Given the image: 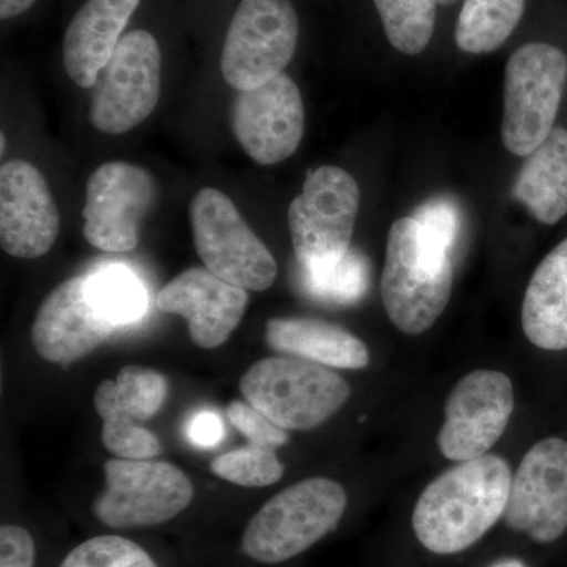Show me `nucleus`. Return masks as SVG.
Masks as SVG:
<instances>
[{
  "label": "nucleus",
  "instance_id": "nucleus-28",
  "mask_svg": "<svg viewBox=\"0 0 567 567\" xmlns=\"http://www.w3.org/2000/svg\"><path fill=\"white\" fill-rule=\"evenodd\" d=\"M413 219L420 226L425 251L439 262L453 260L462 229V213L450 197H435L416 208Z\"/></svg>",
  "mask_w": 567,
  "mask_h": 567
},
{
  "label": "nucleus",
  "instance_id": "nucleus-10",
  "mask_svg": "<svg viewBox=\"0 0 567 567\" xmlns=\"http://www.w3.org/2000/svg\"><path fill=\"white\" fill-rule=\"evenodd\" d=\"M162 92V51L151 32L122 37L100 73L91 103V122L99 132L123 134L155 111Z\"/></svg>",
  "mask_w": 567,
  "mask_h": 567
},
{
  "label": "nucleus",
  "instance_id": "nucleus-17",
  "mask_svg": "<svg viewBox=\"0 0 567 567\" xmlns=\"http://www.w3.org/2000/svg\"><path fill=\"white\" fill-rule=\"evenodd\" d=\"M248 293L223 281L207 268L194 267L175 276L156 298L159 311L182 316L192 341L200 349L223 346L244 319Z\"/></svg>",
  "mask_w": 567,
  "mask_h": 567
},
{
  "label": "nucleus",
  "instance_id": "nucleus-1",
  "mask_svg": "<svg viewBox=\"0 0 567 567\" xmlns=\"http://www.w3.org/2000/svg\"><path fill=\"white\" fill-rule=\"evenodd\" d=\"M511 483L505 458L486 454L458 462L417 499L412 517L417 540L436 555L472 547L505 516Z\"/></svg>",
  "mask_w": 567,
  "mask_h": 567
},
{
  "label": "nucleus",
  "instance_id": "nucleus-4",
  "mask_svg": "<svg viewBox=\"0 0 567 567\" xmlns=\"http://www.w3.org/2000/svg\"><path fill=\"white\" fill-rule=\"evenodd\" d=\"M453 289V260L439 262L425 251L415 219H398L388 235L382 275L383 306L402 333H424L445 311Z\"/></svg>",
  "mask_w": 567,
  "mask_h": 567
},
{
  "label": "nucleus",
  "instance_id": "nucleus-36",
  "mask_svg": "<svg viewBox=\"0 0 567 567\" xmlns=\"http://www.w3.org/2000/svg\"><path fill=\"white\" fill-rule=\"evenodd\" d=\"M436 2H439L440 6H451V3H456L457 0H436Z\"/></svg>",
  "mask_w": 567,
  "mask_h": 567
},
{
  "label": "nucleus",
  "instance_id": "nucleus-21",
  "mask_svg": "<svg viewBox=\"0 0 567 567\" xmlns=\"http://www.w3.org/2000/svg\"><path fill=\"white\" fill-rule=\"evenodd\" d=\"M514 196L543 224H557L567 213V130L554 128L525 156Z\"/></svg>",
  "mask_w": 567,
  "mask_h": 567
},
{
  "label": "nucleus",
  "instance_id": "nucleus-11",
  "mask_svg": "<svg viewBox=\"0 0 567 567\" xmlns=\"http://www.w3.org/2000/svg\"><path fill=\"white\" fill-rule=\"evenodd\" d=\"M158 185L136 164H102L85 185L84 237L104 252H130L140 244L145 216L155 207Z\"/></svg>",
  "mask_w": 567,
  "mask_h": 567
},
{
  "label": "nucleus",
  "instance_id": "nucleus-14",
  "mask_svg": "<svg viewBox=\"0 0 567 567\" xmlns=\"http://www.w3.org/2000/svg\"><path fill=\"white\" fill-rule=\"evenodd\" d=\"M237 141L254 162L278 164L303 140L305 106L292 78L279 74L259 87L237 91L230 112Z\"/></svg>",
  "mask_w": 567,
  "mask_h": 567
},
{
  "label": "nucleus",
  "instance_id": "nucleus-5",
  "mask_svg": "<svg viewBox=\"0 0 567 567\" xmlns=\"http://www.w3.org/2000/svg\"><path fill=\"white\" fill-rule=\"evenodd\" d=\"M505 74L503 142L514 155L527 156L554 132L567 58L551 44H525L511 55Z\"/></svg>",
  "mask_w": 567,
  "mask_h": 567
},
{
  "label": "nucleus",
  "instance_id": "nucleus-22",
  "mask_svg": "<svg viewBox=\"0 0 567 567\" xmlns=\"http://www.w3.org/2000/svg\"><path fill=\"white\" fill-rule=\"evenodd\" d=\"M525 0H465L456 25V43L468 54H487L502 47L517 28Z\"/></svg>",
  "mask_w": 567,
  "mask_h": 567
},
{
  "label": "nucleus",
  "instance_id": "nucleus-27",
  "mask_svg": "<svg viewBox=\"0 0 567 567\" xmlns=\"http://www.w3.org/2000/svg\"><path fill=\"white\" fill-rule=\"evenodd\" d=\"M210 468L216 476L241 487L271 486L284 475L275 447L254 443L216 457Z\"/></svg>",
  "mask_w": 567,
  "mask_h": 567
},
{
  "label": "nucleus",
  "instance_id": "nucleus-33",
  "mask_svg": "<svg viewBox=\"0 0 567 567\" xmlns=\"http://www.w3.org/2000/svg\"><path fill=\"white\" fill-rule=\"evenodd\" d=\"M186 435L194 445L200 447L216 446L224 436L221 417L212 412L197 413L186 425Z\"/></svg>",
  "mask_w": 567,
  "mask_h": 567
},
{
  "label": "nucleus",
  "instance_id": "nucleus-15",
  "mask_svg": "<svg viewBox=\"0 0 567 567\" xmlns=\"http://www.w3.org/2000/svg\"><path fill=\"white\" fill-rule=\"evenodd\" d=\"M58 205L33 164L11 159L0 167V244L18 259H39L58 240Z\"/></svg>",
  "mask_w": 567,
  "mask_h": 567
},
{
  "label": "nucleus",
  "instance_id": "nucleus-32",
  "mask_svg": "<svg viewBox=\"0 0 567 567\" xmlns=\"http://www.w3.org/2000/svg\"><path fill=\"white\" fill-rule=\"evenodd\" d=\"M35 544L28 529L3 525L0 528V567H33Z\"/></svg>",
  "mask_w": 567,
  "mask_h": 567
},
{
  "label": "nucleus",
  "instance_id": "nucleus-12",
  "mask_svg": "<svg viewBox=\"0 0 567 567\" xmlns=\"http://www.w3.org/2000/svg\"><path fill=\"white\" fill-rule=\"evenodd\" d=\"M514 412V388L503 372H470L458 380L445 405L439 447L454 462L486 456L505 434Z\"/></svg>",
  "mask_w": 567,
  "mask_h": 567
},
{
  "label": "nucleus",
  "instance_id": "nucleus-7",
  "mask_svg": "<svg viewBox=\"0 0 567 567\" xmlns=\"http://www.w3.org/2000/svg\"><path fill=\"white\" fill-rule=\"evenodd\" d=\"M93 514L106 527L144 528L173 520L193 502L194 487L178 466L152 458H111Z\"/></svg>",
  "mask_w": 567,
  "mask_h": 567
},
{
  "label": "nucleus",
  "instance_id": "nucleus-34",
  "mask_svg": "<svg viewBox=\"0 0 567 567\" xmlns=\"http://www.w3.org/2000/svg\"><path fill=\"white\" fill-rule=\"evenodd\" d=\"M35 3V0H0V18L11 20L25 13Z\"/></svg>",
  "mask_w": 567,
  "mask_h": 567
},
{
  "label": "nucleus",
  "instance_id": "nucleus-35",
  "mask_svg": "<svg viewBox=\"0 0 567 567\" xmlns=\"http://www.w3.org/2000/svg\"><path fill=\"white\" fill-rule=\"evenodd\" d=\"M488 567H528L525 563H522L520 559L516 558H505L499 559V561H495L494 565Z\"/></svg>",
  "mask_w": 567,
  "mask_h": 567
},
{
  "label": "nucleus",
  "instance_id": "nucleus-26",
  "mask_svg": "<svg viewBox=\"0 0 567 567\" xmlns=\"http://www.w3.org/2000/svg\"><path fill=\"white\" fill-rule=\"evenodd\" d=\"M303 268V267H301ZM369 262L363 254L350 251L338 262L327 267L303 268L306 292L317 300L336 305L360 301L369 287Z\"/></svg>",
  "mask_w": 567,
  "mask_h": 567
},
{
  "label": "nucleus",
  "instance_id": "nucleus-20",
  "mask_svg": "<svg viewBox=\"0 0 567 567\" xmlns=\"http://www.w3.org/2000/svg\"><path fill=\"white\" fill-rule=\"evenodd\" d=\"M275 352L336 369H363L369 350L361 339L338 324L316 319H270L265 331Z\"/></svg>",
  "mask_w": 567,
  "mask_h": 567
},
{
  "label": "nucleus",
  "instance_id": "nucleus-6",
  "mask_svg": "<svg viewBox=\"0 0 567 567\" xmlns=\"http://www.w3.org/2000/svg\"><path fill=\"white\" fill-rule=\"evenodd\" d=\"M194 248L205 268L223 281L254 292L274 286L278 265L226 194L204 188L192 208Z\"/></svg>",
  "mask_w": 567,
  "mask_h": 567
},
{
  "label": "nucleus",
  "instance_id": "nucleus-3",
  "mask_svg": "<svg viewBox=\"0 0 567 567\" xmlns=\"http://www.w3.org/2000/svg\"><path fill=\"white\" fill-rule=\"evenodd\" d=\"M347 507L346 488L328 477H309L268 499L249 520L241 548L254 561L278 565L323 539Z\"/></svg>",
  "mask_w": 567,
  "mask_h": 567
},
{
  "label": "nucleus",
  "instance_id": "nucleus-24",
  "mask_svg": "<svg viewBox=\"0 0 567 567\" xmlns=\"http://www.w3.org/2000/svg\"><path fill=\"white\" fill-rule=\"evenodd\" d=\"M89 295L96 311L117 327L141 319L147 309V293L140 279L122 265L89 275Z\"/></svg>",
  "mask_w": 567,
  "mask_h": 567
},
{
  "label": "nucleus",
  "instance_id": "nucleus-19",
  "mask_svg": "<svg viewBox=\"0 0 567 567\" xmlns=\"http://www.w3.org/2000/svg\"><path fill=\"white\" fill-rule=\"evenodd\" d=\"M522 327L539 349H567V238L537 265L525 292Z\"/></svg>",
  "mask_w": 567,
  "mask_h": 567
},
{
  "label": "nucleus",
  "instance_id": "nucleus-37",
  "mask_svg": "<svg viewBox=\"0 0 567 567\" xmlns=\"http://www.w3.org/2000/svg\"><path fill=\"white\" fill-rule=\"evenodd\" d=\"M6 134L2 133V136H0V142H2V151H0V153H6Z\"/></svg>",
  "mask_w": 567,
  "mask_h": 567
},
{
  "label": "nucleus",
  "instance_id": "nucleus-30",
  "mask_svg": "<svg viewBox=\"0 0 567 567\" xmlns=\"http://www.w3.org/2000/svg\"><path fill=\"white\" fill-rule=\"evenodd\" d=\"M61 567H158L151 555L121 536H96L85 540L63 559Z\"/></svg>",
  "mask_w": 567,
  "mask_h": 567
},
{
  "label": "nucleus",
  "instance_id": "nucleus-8",
  "mask_svg": "<svg viewBox=\"0 0 567 567\" xmlns=\"http://www.w3.org/2000/svg\"><path fill=\"white\" fill-rule=\"evenodd\" d=\"M360 210V186L341 167L322 166L306 177L289 207L295 256L303 268L327 267L349 252Z\"/></svg>",
  "mask_w": 567,
  "mask_h": 567
},
{
  "label": "nucleus",
  "instance_id": "nucleus-16",
  "mask_svg": "<svg viewBox=\"0 0 567 567\" xmlns=\"http://www.w3.org/2000/svg\"><path fill=\"white\" fill-rule=\"evenodd\" d=\"M117 328L93 306L89 275L76 276L44 298L33 320L31 338L43 360L70 364L106 342Z\"/></svg>",
  "mask_w": 567,
  "mask_h": 567
},
{
  "label": "nucleus",
  "instance_id": "nucleus-18",
  "mask_svg": "<svg viewBox=\"0 0 567 567\" xmlns=\"http://www.w3.org/2000/svg\"><path fill=\"white\" fill-rule=\"evenodd\" d=\"M140 3L141 0H87L74 14L63 40V65L74 84L82 89L96 84Z\"/></svg>",
  "mask_w": 567,
  "mask_h": 567
},
{
  "label": "nucleus",
  "instance_id": "nucleus-23",
  "mask_svg": "<svg viewBox=\"0 0 567 567\" xmlns=\"http://www.w3.org/2000/svg\"><path fill=\"white\" fill-rule=\"evenodd\" d=\"M103 420V445L122 458H153L162 453L158 436L145 429L118 401L115 380H103L93 395Z\"/></svg>",
  "mask_w": 567,
  "mask_h": 567
},
{
  "label": "nucleus",
  "instance_id": "nucleus-25",
  "mask_svg": "<svg viewBox=\"0 0 567 567\" xmlns=\"http://www.w3.org/2000/svg\"><path fill=\"white\" fill-rule=\"evenodd\" d=\"M386 39L406 55L423 52L434 35L436 0H374Z\"/></svg>",
  "mask_w": 567,
  "mask_h": 567
},
{
  "label": "nucleus",
  "instance_id": "nucleus-31",
  "mask_svg": "<svg viewBox=\"0 0 567 567\" xmlns=\"http://www.w3.org/2000/svg\"><path fill=\"white\" fill-rule=\"evenodd\" d=\"M227 416L235 429L241 432L254 445L270 446L278 450L286 445L289 435L287 431L271 423L259 410L248 402L234 401L227 409Z\"/></svg>",
  "mask_w": 567,
  "mask_h": 567
},
{
  "label": "nucleus",
  "instance_id": "nucleus-29",
  "mask_svg": "<svg viewBox=\"0 0 567 567\" xmlns=\"http://www.w3.org/2000/svg\"><path fill=\"white\" fill-rule=\"evenodd\" d=\"M115 391L123 409L145 423L162 410L169 383L153 369L125 365L115 380Z\"/></svg>",
  "mask_w": 567,
  "mask_h": 567
},
{
  "label": "nucleus",
  "instance_id": "nucleus-13",
  "mask_svg": "<svg viewBox=\"0 0 567 567\" xmlns=\"http://www.w3.org/2000/svg\"><path fill=\"white\" fill-rule=\"evenodd\" d=\"M503 520L535 543H554L567 529V442L546 439L522 458Z\"/></svg>",
  "mask_w": 567,
  "mask_h": 567
},
{
  "label": "nucleus",
  "instance_id": "nucleus-2",
  "mask_svg": "<svg viewBox=\"0 0 567 567\" xmlns=\"http://www.w3.org/2000/svg\"><path fill=\"white\" fill-rule=\"evenodd\" d=\"M245 401L284 431H311L327 423L350 398L341 375L303 358H265L240 382Z\"/></svg>",
  "mask_w": 567,
  "mask_h": 567
},
{
  "label": "nucleus",
  "instance_id": "nucleus-9",
  "mask_svg": "<svg viewBox=\"0 0 567 567\" xmlns=\"http://www.w3.org/2000/svg\"><path fill=\"white\" fill-rule=\"evenodd\" d=\"M298 43L290 0H241L224 40L221 73L235 91L259 87L284 73Z\"/></svg>",
  "mask_w": 567,
  "mask_h": 567
}]
</instances>
